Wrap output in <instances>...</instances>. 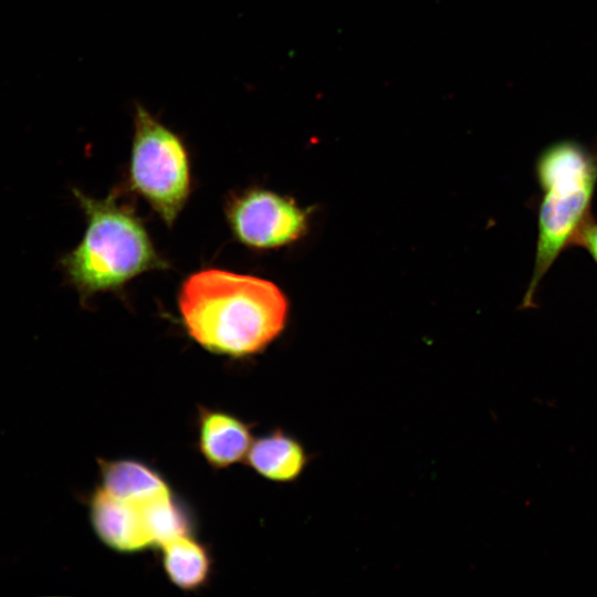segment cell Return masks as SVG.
Masks as SVG:
<instances>
[{"mask_svg": "<svg viewBox=\"0 0 597 597\" xmlns=\"http://www.w3.org/2000/svg\"><path fill=\"white\" fill-rule=\"evenodd\" d=\"M159 548L165 574L176 587L195 591L206 586L212 559L208 548L191 533L172 537Z\"/></svg>", "mask_w": 597, "mask_h": 597, "instance_id": "obj_10", "label": "cell"}, {"mask_svg": "<svg viewBox=\"0 0 597 597\" xmlns=\"http://www.w3.org/2000/svg\"><path fill=\"white\" fill-rule=\"evenodd\" d=\"M101 488L129 501H146L172 492L153 467L134 459L98 460Z\"/></svg>", "mask_w": 597, "mask_h": 597, "instance_id": "obj_9", "label": "cell"}, {"mask_svg": "<svg viewBox=\"0 0 597 597\" xmlns=\"http://www.w3.org/2000/svg\"><path fill=\"white\" fill-rule=\"evenodd\" d=\"M128 181L168 227L191 191V163L184 139L140 103L133 109Z\"/></svg>", "mask_w": 597, "mask_h": 597, "instance_id": "obj_4", "label": "cell"}, {"mask_svg": "<svg viewBox=\"0 0 597 597\" xmlns=\"http://www.w3.org/2000/svg\"><path fill=\"white\" fill-rule=\"evenodd\" d=\"M573 245L584 248L597 264V221L593 217L579 229Z\"/></svg>", "mask_w": 597, "mask_h": 597, "instance_id": "obj_11", "label": "cell"}, {"mask_svg": "<svg viewBox=\"0 0 597 597\" xmlns=\"http://www.w3.org/2000/svg\"><path fill=\"white\" fill-rule=\"evenodd\" d=\"M245 461L262 478L290 483L304 472L310 454L296 438L276 428L253 440Z\"/></svg>", "mask_w": 597, "mask_h": 597, "instance_id": "obj_8", "label": "cell"}, {"mask_svg": "<svg viewBox=\"0 0 597 597\" xmlns=\"http://www.w3.org/2000/svg\"><path fill=\"white\" fill-rule=\"evenodd\" d=\"M145 502L119 499L98 486L90 499V519L96 536L111 549L124 554L154 547Z\"/></svg>", "mask_w": 597, "mask_h": 597, "instance_id": "obj_6", "label": "cell"}, {"mask_svg": "<svg viewBox=\"0 0 597 597\" xmlns=\"http://www.w3.org/2000/svg\"><path fill=\"white\" fill-rule=\"evenodd\" d=\"M233 237L253 249H272L297 240L306 229V213L293 199L264 189H248L226 206Z\"/></svg>", "mask_w": 597, "mask_h": 597, "instance_id": "obj_5", "label": "cell"}, {"mask_svg": "<svg viewBox=\"0 0 597 597\" xmlns=\"http://www.w3.org/2000/svg\"><path fill=\"white\" fill-rule=\"evenodd\" d=\"M541 189L534 266L521 310L536 306L541 281L590 218L597 186V154L563 139L543 149L535 161Z\"/></svg>", "mask_w": 597, "mask_h": 597, "instance_id": "obj_3", "label": "cell"}, {"mask_svg": "<svg viewBox=\"0 0 597 597\" xmlns=\"http://www.w3.org/2000/svg\"><path fill=\"white\" fill-rule=\"evenodd\" d=\"M198 449L216 470L247 458L253 442L252 423L228 411L200 406L197 417Z\"/></svg>", "mask_w": 597, "mask_h": 597, "instance_id": "obj_7", "label": "cell"}, {"mask_svg": "<svg viewBox=\"0 0 597 597\" xmlns=\"http://www.w3.org/2000/svg\"><path fill=\"white\" fill-rule=\"evenodd\" d=\"M177 304L189 337L203 349L231 358L265 349L283 331L289 308L271 281L213 268L190 274Z\"/></svg>", "mask_w": 597, "mask_h": 597, "instance_id": "obj_1", "label": "cell"}, {"mask_svg": "<svg viewBox=\"0 0 597 597\" xmlns=\"http://www.w3.org/2000/svg\"><path fill=\"white\" fill-rule=\"evenodd\" d=\"M118 193L114 190L97 199L73 189L86 217V229L80 243L60 259V265L83 301L118 290L144 272L168 268L142 219Z\"/></svg>", "mask_w": 597, "mask_h": 597, "instance_id": "obj_2", "label": "cell"}]
</instances>
